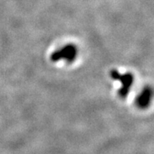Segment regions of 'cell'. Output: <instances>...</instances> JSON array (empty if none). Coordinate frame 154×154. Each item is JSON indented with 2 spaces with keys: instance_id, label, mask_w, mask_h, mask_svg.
<instances>
[{
  "instance_id": "6da1fadb",
  "label": "cell",
  "mask_w": 154,
  "mask_h": 154,
  "mask_svg": "<svg viewBox=\"0 0 154 154\" xmlns=\"http://www.w3.org/2000/svg\"><path fill=\"white\" fill-rule=\"evenodd\" d=\"M75 49H74V47L72 46H66L61 49L60 50L57 52L55 53V55L53 56L54 58L59 60H61V59H63V60H71V59L74 58V56H75Z\"/></svg>"
},
{
  "instance_id": "7a4b0ae2",
  "label": "cell",
  "mask_w": 154,
  "mask_h": 154,
  "mask_svg": "<svg viewBox=\"0 0 154 154\" xmlns=\"http://www.w3.org/2000/svg\"><path fill=\"white\" fill-rule=\"evenodd\" d=\"M149 97H150V92H149V90H145L144 92L141 94L140 97H139V103H140L141 105L146 106L147 104V103L149 102Z\"/></svg>"
}]
</instances>
